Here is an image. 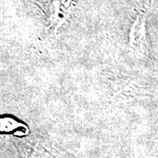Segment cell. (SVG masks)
<instances>
[{"label":"cell","instance_id":"cell-1","mask_svg":"<svg viewBox=\"0 0 158 158\" xmlns=\"http://www.w3.org/2000/svg\"><path fill=\"white\" fill-rule=\"evenodd\" d=\"M153 0H147L141 11H139L135 23L133 24L129 33L130 47L139 53L144 54L147 50V40H146V24L148 13L152 6Z\"/></svg>","mask_w":158,"mask_h":158}]
</instances>
